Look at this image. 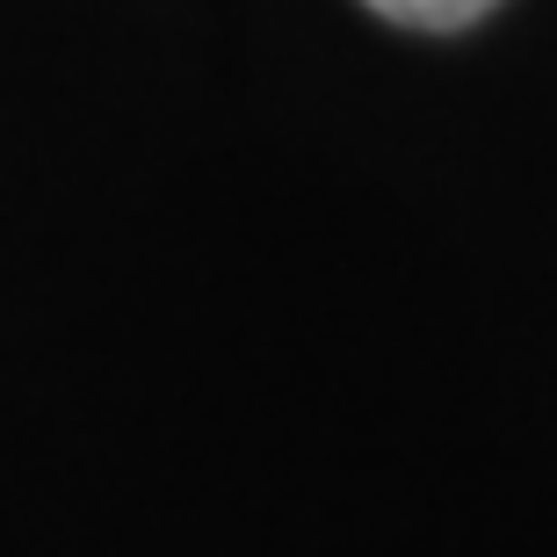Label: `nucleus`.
I'll return each mask as SVG.
<instances>
[{
  "label": "nucleus",
  "mask_w": 557,
  "mask_h": 557,
  "mask_svg": "<svg viewBox=\"0 0 557 557\" xmlns=\"http://www.w3.org/2000/svg\"><path fill=\"white\" fill-rule=\"evenodd\" d=\"M370 8L406 22V29H463V22H478L493 0H370Z\"/></svg>",
  "instance_id": "1"
}]
</instances>
